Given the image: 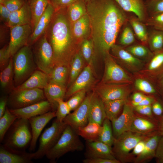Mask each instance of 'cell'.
Segmentation results:
<instances>
[{
  "instance_id": "obj_1",
  "label": "cell",
  "mask_w": 163,
  "mask_h": 163,
  "mask_svg": "<svg viewBox=\"0 0 163 163\" xmlns=\"http://www.w3.org/2000/svg\"><path fill=\"white\" fill-rule=\"evenodd\" d=\"M86 5L90 24V38L95 53L104 57L115 44L127 17L113 0H90L86 2Z\"/></svg>"
},
{
  "instance_id": "obj_2",
  "label": "cell",
  "mask_w": 163,
  "mask_h": 163,
  "mask_svg": "<svg viewBox=\"0 0 163 163\" xmlns=\"http://www.w3.org/2000/svg\"><path fill=\"white\" fill-rule=\"evenodd\" d=\"M45 34L53 50L55 66H70L79 46L73 37L66 8L55 11Z\"/></svg>"
},
{
  "instance_id": "obj_3",
  "label": "cell",
  "mask_w": 163,
  "mask_h": 163,
  "mask_svg": "<svg viewBox=\"0 0 163 163\" xmlns=\"http://www.w3.org/2000/svg\"><path fill=\"white\" fill-rule=\"evenodd\" d=\"M12 61L15 88L24 82L37 69L32 46L26 45L21 48L14 55Z\"/></svg>"
},
{
  "instance_id": "obj_4",
  "label": "cell",
  "mask_w": 163,
  "mask_h": 163,
  "mask_svg": "<svg viewBox=\"0 0 163 163\" xmlns=\"http://www.w3.org/2000/svg\"><path fill=\"white\" fill-rule=\"evenodd\" d=\"M84 148L75 130L67 125L57 142L46 156L52 163L54 162L66 153L82 151Z\"/></svg>"
},
{
  "instance_id": "obj_5",
  "label": "cell",
  "mask_w": 163,
  "mask_h": 163,
  "mask_svg": "<svg viewBox=\"0 0 163 163\" xmlns=\"http://www.w3.org/2000/svg\"><path fill=\"white\" fill-rule=\"evenodd\" d=\"M151 135L143 134L130 130L124 132L115 139L112 147L115 158L120 163L133 162L130 151L139 142Z\"/></svg>"
},
{
  "instance_id": "obj_6",
  "label": "cell",
  "mask_w": 163,
  "mask_h": 163,
  "mask_svg": "<svg viewBox=\"0 0 163 163\" xmlns=\"http://www.w3.org/2000/svg\"><path fill=\"white\" fill-rule=\"evenodd\" d=\"M30 126L28 119L18 118L8 131L3 144L13 149L25 151L30 145L32 139Z\"/></svg>"
},
{
  "instance_id": "obj_7",
  "label": "cell",
  "mask_w": 163,
  "mask_h": 163,
  "mask_svg": "<svg viewBox=\"0 0 163 163\" xmlns=\"http://www.w3.org/2000/svg\"><path fill=\"white\" fill-rule=\"evenodd\" d=\"M31 46L37 68L50 75L55 65L53 50L45 34Z\"/></svg>"
},
{
  "instance_id": "obj_8",
  "label": "cell",
  "mask_w": 163,
  "mask_h": 163,
  "mask_svg": "<svg viewBox=\"0 0 163 163\" xmlns=\"http://www.w3.org/2000/svg\"><path fill=\"white\" fill-rule=\"evenodd\" d=\"M46 100L43 89L14 88L8 96L7 107L10 109H18Z\"/></svg>"
},
{
  "instance_id": "obj_9",
  "label": "cell",
  "mask_w": 163,
  "mask_h": 163,
  "mask_svg": "<svg viewBox=\"0 0 163 163\" xmlns=\"http://www.w3.org/2000/svg\"><path fill=\"white\" fill-rule=\"evenodd\" d=\"M63 121L56 119L41 136L38 150L34 152V159L42 158L55 145L67 126Z\"/></svg>"
},
{
  "instance_id": "obj_10",
  "label": "cell",
  "mask_w": 163,
  "mask_h": 163,
  "mask_svg": "<svg viewBox=\"0 0 163 163\" xmlns=\"http://www.w3.org/2000/svg\"><path fill=\"white\" fill-rule=\"evenodd\" d=\"M104 69L101 83L130 84L132 78L116 62L109 52L104 57Z\"/></svg>"
},
{
  "instance_id": "obj_11",
  "label": "cell",
  "mask_w": 163,
  "mask_h": 163,
  "mask_svg": "<svg viewBox=\"0 0 163 163\" xmlns=\"http://www.w3.org/2000/svg\"><path fill=\"white\" fill-rule=\"evenodd\" d=\"M129 84L100 83L95 91L103 100H127L130 92Z\"/></svg>"
},
{
  "instance_id": "obj_12",
  "label": "cell",
  "mask_w": 163,
  "mask_h": 163,
  "mask_svg": "<svg viewBox=\"0 0 163 163\" xmlns=\"http://www.w3.org/2000/svg\"><path fill=\"white\" fill-rule=\"evenodd\" d=\"M9 28L10 39L8 48L11 56L12 57L20 49L27 45L32 28L30 24L13 26Z\"/></svg>"
},
{
  "instance_id": "obj_13",
  "label": "cell",
  "mask_w": 163,
  "mask_h": 163,
  "mask_svg": "<svg viewBox=\"0 0 163 163\" xmlns=\"http://www.w3.org/2000/svg\"><path fill=\"white\" fill-rule=\"evenodd\" d=\"M92 93L86 95L80 105L63 120V121L66 124L75 130L79 127L86 125L89 122V106Z\"/></svg>"
},
{
  "instance_id": "obj_14",
  "label": "cell",
  "mask_w": 163,
  "mask_h": 163,
  "mask_svg": "<svg viewBox=\"0 0 163 163\" xmlns=\"http://www.w3.org/2000/svg\"><path fill=\"white\" fill-rule=\"evenodd\" d=\"M135 115L133 107L127 102L124 105L121 114L111 121L113 135L115 139L124 132L129 130Z\"/></svg>"
},
{
  "instance_id": "obj_15",
  "label": "cell",
  "mask_w": 163,
  "mask_h": 163,
  "mask_svg": "<svg viewBox=\"0 0 163 163\" xmlns=\"http://www.w3.org/2000/svg\"><path fill=\"white\" fill-rule=\"evenodd\" d=\"M110 50L113 56L129 71L137 72L143 67L144 64L141 60L135 57L121 46L115 44Z\"/></svg>"
},
{
  "instance_id": "obj_16",
  "label": "cell",
  "mask_w": 163,
  "mask_h": 163,
  "mask_svg": "<svg viewBox=\"0 0 163 163\" xmlns=\"http://www.w3.org/2000/svg\"><path fill=\"white\" fill-rule=\"evenodd\" d=\"M34 159V152L11 148L4 144L0 145V163H31Z\"/></svg>"
},
{
  "instance_id": "obj_17",
  "label": "cell",
  "mask_w": 163,
  "mask_h": 163,
  "mask_svg": "<svg viewBox=\"0 0 163 163\" xmlns=\"http://www.w3.org/2000/svg\"><path fill=\"white\" fill-rule=\"evenodd\" d=\"M158 121L156 117L135 114L129 130L146 135L158 131Z\"/></svg>"
},
{
  "instance_id": "obj_18",
  "label": "cell",
  "mask_w": 163,
  "mask_h": 163,
  "mask_svg": "<svg viewBox=\"0 0 163 163\" xmlns=\"http://www.w3.org/2000/svg\"><path fill=\"white\" fill-rule=\"evenodd\" d=\"M56 111L51 110L43 114L28 119L32 134L29 150L34 151L37 140L42 130L46 125L53 118L56 117Z\"/></svg>"
},
{
  "instance_id": "obj_19",
  "label": "cell",
  "mask_w": 163,
  "mask_h": 163,
  "mask_svg": "<svg viewBox=\"0 0 163 163\" xmlns=\"http://www.w3.org/2000/svg\"><path fill=\"white\" fill-rule=\"evenodd\" d=\"M91 65L85 67L73 83L66 91L65 99L70 97L75 93L86 89L93 83L94 78Z\"/></svg>"
},
{
  "instance_id": "obj_20",
  "label": "cell",
  "mask_w": 163,
  "mask_h": 163,
  "mask_svg": "<svg viewBox=\"0 0 163 163\" xmlns=\"http://www.w3.org/2000/svg\"><path fill=\"white\" fill-rule=\"evenodd\" d=\"M10 111L18 118L27 119L41 115L52 110L54 111L52 104L46 100L23 108L10 109Z\"/></svg>"
},
{
  "instance_id": "obj_21",
  "label": "cell",
  "mask_w": 163,
  "mask_h": 163,
  "mask_svg": "<svg viewBox=\"0 0 163 163\" xmlns=\"http://www.w3.org/2000/svg\"><path fill=\"white\" fill-rule=\"evenodd\" d=\"M85 155L86 158L116 159L112 147L100 141H86Z\"/></svg>"
},
{
  "instance_id": "obj_22",
  "label": "cell",
  "mask_w": 163,
  "mask_h": 163,
  "mask_svg": "<svg viewBox=\"0 0 163 163\" xmlns=\"http://www.w3.org/2000/svg\"><path fill=\"white\" fill-rule=\"evenodd\" d=\"M55 12L54 7L50 2L43 14L39 19L36 27L30 35L28 41L27 45L32 46L45 34Z\"/></svg>"
},
{
  "instance_id": "obj_23",
  "label": "cell",
  "mask_w": 163,
  "mask_h": 163,
  "mask_svg": "<svg viewBox=\"0 0 163 163\" xmlns=\"http://www.w3.org/2000/svg\"><path fill=\"white\" fill-rule=\"evenodd\" d=\"M107 117L103 101L94 91L92 93L89 113V122L102 125Z\"/></svg>"
},
{
  "instance_id": "obj_24",
  "label": "cell",
  "mask_w": 163,
  "mask_h": 163,
  "mask_svg": "<svg viewBox=\"0 0 163 163\" xmlns=\"http://www.w3.org/2000/svg\"><path fill=\"white\" fill-rule=\"evenodd\" d=\"M161 136L158 131L149 136L146 139L143 150L135 157L133 162L144 163L155 158L158 142Z\"/></svg>"
},
{
  "instance_id": "obj_25",
  "label": "cell",
  "mask_w": 163,
  "mask_h": 163,
  "mask_svg": "<svg viewBox=\"0 0 163 163\" xmlns=\"http://www.w3.org/2000/svg\"><path fill=\"white\" fill-rule=\"evenodd\" d=\"M71 27L74 38L79 46L83 41L90 37V24L87 13L72 24Z\"/></svg>"
},
{
  "instance_id": "obj_26",
  "label": "cell",
  "mask_w": 163,
  "mask_h": 163,
  "mask_svg": "<svg viewBox=\"0 0 163 163\" xmlns=\"http://www.w3.org/2000/svg\"><path fill=\"white\" fill-rule=\"evenodd\" d=\"M50 81V75L38 69L20 85L15 88L17 89L40 88L43 89Z\"/></svg>"
},
{
  "instance_id": "obj_27",
  "label": "cell",
  "mask_w": 163,
  "mask_h": 163,
  "mask_svg": "<svg viewBox=\"0 0 163 163\" xmlns=\"http://www.w3.org/2000/svg\"><path fill=\"white\" fill-rule=\"evenodd\" d=\"M31 20L30 9L27 1L21 8L11 12L6 26L10 27L26 24L31 25Z\"/></svg>"
},
{
  "instance_id": "obj_28",
  "label": "cell",
  "mask_w": 163,
  "mask_h": 163,
  "mask_svg": "<svg viewBox=\"0 0 163 163\" xmlns=\"http://www.w3.org/2000/svg\"><path fill=\"white\" fill-rule=\"evenodd\" d=\"M46 100L57 108L56 100L58 99L64 100L66 92V86L59 83L50 81L43 89Z\"/></svg>"
},
{
  "instance_id": "obj_29",
  "label": "cell",
  "mask_w": 163,
  "mask_h": 163,
  "mask_svg": "<svg viewBox=\"0 0 163 163\" xmlns=\"http://www.w3.org/2000/svg\"><path fill=\"white\" fill-rule=\"evenodd\" d=\"M123 11L134 14L141 21L146 18L143 0H113Z\"/></svg>"
},
{
  "instance_id": "obj_30",
  "label": "cell",
  "mask_w": 163,
  "mask_h": 163,
  "mask_svg": "<svg viewBox=\"0 0 163 163\" xmlns=\"http://www.w3.org/2000/svg\"><path fill=\"white\" fill-rule=\"evenodd\" d=\"M0 85L1 90L9 94L14 88L12 57L8 66L1 71Z\"/></svg>"
},
{
  "instance_id": "obj_31",
  "label": "cell",
  "mask_w": 163,
  "mask_h": 163,
  "mask_svg": "<svg viewBox=\"0 0 163 163\" xmlns=\"http://www.w3.org/2000/svg\"><path fill=\"white\" fill-rule=\"evenodd\" d=\"M101 125L96 123L88 122L86 125L78 128L75 131L79 136L86 141H98Z\"/></svg>"
},
{
  "instance_id": "obj_32",
  "label": "cell",
  "mask_w": 163,
  "mask_h": 163,
  "mask_svg": "<svg viewBox=\"0 0 163 163\" xmlns=\"http://www.w3.org/2000/svg\"><path fill=\"white\" fill-rule=\"evenodd\" d=\"M27 1L31 11V26L33 32L39 19L44 12L50 1V0H27Z\"/></svg>"
},
{
  "instance_id": "obj_33",
  "label": "cell",
  "mask_w": 163,
  "mask_h": 163,
  "mask_svg": "<svg viewBox=\"0 0 163 163\" xmlns=\"http://www.w3.org/2000/svg\"><path fill=\"white\" fill-rule=\"evenodd\" d=\"M66 12L71 25L87 13L86 2L77 0L66 8Z\"/></svg>"
},
{
  "instance_id": "obj_34",
  "label": "cell",
  "mask_w": 163,
  "mask_h": 163,
  "mask_svg": "<svg viewBox=\"0 0 163 163\" xmlns=\"http://www.w3.org/2000/svg\"><path fill=\"white\" fill-rule=\"evenodd\" d=\"M106 117L111 121L117 118L127 100H103Z\"/></svg>"
},
{
  "instance_id": "obj_35",
  "label": "cell",
  "mask_w": 163,
  "mask_h": 163,
  "mask_svg": "<svg viewBox=\"0 0 163 163\" xmlns=\"http://www.w3.org/2000/svg\"><path fill=\"white\" fill-rule=\"evenodd\" d=\"M84 60L79 50L73 57L70 64L68 85L70 86L81 72L83 68Z\"/></svg>"
},
{
  "instance_id": "obj_36",
  "label": "cell",
  "mask_w": 163,
  "mask_h": 163,
  "mask_svg": "<svg viewBox=\"0 0 163 163\" xmlns=\"http://www.w3.org/2000/svg\"><path fill=\"white\" fill-rule=\"evenodd\" d=\"M70 66L60 65L55 66L50 76V81L66 86L69 78Z\"/></svg>"
},
{
  "instance_id": "obj_37",
  "label": "cell",
  "mask_w": 163,
  "mask_h": 163,
  "mask_svg": "<svg viewBox=\"0 0 163 163\" xmlns=\"http://www.w3.org/2000/svg\"><path fill=\"white\" fill-rule=\"evenodd\" d=\"M18 118L7 107L3 115L0 118V142H2L11 126Z\"/></svg>"
},
{
  "instance_id": "obj_38",
  "label": "cell",
  "mask_w": 163,
  "mask_h": 163,
  "mask_svg": "<svg viewBox=\"0 0 163 163\" xmlns=\"http://www.w3.org/2000/svg\"><path fill=\"white\" fill-rule=\"evenodd\" d=\"M79 51L83 58L88 64L91 65L95 53L93 42L90 37L84 40L80 44Z\"/></svg>"
},
{
  "instance_id": "obj_39",
  "label": "cell",
  "mask_w": 163,
  "mask_h": 163,
  "mask_svg": "<svg viewBox=\"0 0 163 163\" xmlns=\"http://www.w3.org/2000/svg\"><path fill=\"white\" fill-rule=\"evenodd\" d=\"M115 139L111 121L106 117L101 125L99 140L112 147Z\"/></svg>"
},
{
  "instance_id": "obj_40",
  "label": "cell",
  "mask_w": 163,
  "mask_h": 163,
  "mask_svg": "<svg viewBox=\"0 0 163 163\" xmlns=\"http://www.w3.org/2000/svg\"><path fill=\"white\" fill-rule=\"evenodd\" d=\"M129 21L138 39L142 42H147L149 34L145 25L137 18L132 17Z\"/></svg>"
},
{
  "instance_id": "obj_41",
  "label": "cell",
  "mask_w": 163,
  "mask_h": 163,
  "mask_svg": "<svg viewBox=\"0 0 163 163\" xmlns=\"http://www.w3.org/2000/svg\"><path fill=\"white\" fill-rule=\"evenodd\" d=\"M151 50L156 53L163 48V32L156 30L148 35V41Z\"/></svg>"
},
{
  "instance_id": "obj_42",
  "label": "cell",
  "mask_w": 163,
  "mask_h": 163,
  "mask_svg": "<svg viewBox=\"0 0 163 163\" xmlns=\"http://www.w3.org/2000/svg\"><path fill=\"white\" fill-rule=\"evenodd\" d=\"M126 50L135 57L140 60L147 59L153 56L152 53L148 48L142 45L130 46L127 47Z\"/></svg>"
},
{
  "instance_id": "obj_43",
  "label": "cell",
  "mask_w": 163,
  "mask_h": 163,
  "mask_svg": "<svg viewBox=\"0 0 163 163\" xmlns=\"http://www.w3.org/2000/svg\"><path fill=\"white\" fill-rule=\"evenodd\" d=\"M86 89L78 91L66 101L71 111L75 110L83 102L86 96Z\"/></svg>"
},
{
  "instance_id": "obj_44",
  "label": "cell",
  "mask_w": 163,
  "mask_h": 163,
  "mask_svg": "<svg viewBox=\"0 0 163 163\" xmlns=\"http://www.w3.org/2000/svg\"><path fill=\"white\" fill-rule=\"evenodd\" d=\"M56 102L57 104L56 113V119L62 122L71 111L66 101L64 100L58 99L56 100Z\"/></svg>"
},
{
  "instance_id": "obj_45",
  "label": "cell",
  "mask_w": 163,
  "mask_h": 163,
  "mask_svg": "<svg viewBox=\"0 0 163 163\" xmlns=\"http://www.w3.org/2000/svg\"><path fill=\"white\" fill-rule=\"evenodd\" d=\"M135 40L134 34L129 26L123 29L120 39V43L122 46H126L132 44Z\"/></svg>"
},
{
  "instance_id": "obj_46",
  "label": "cell",
  "mask_w": 163,
  "mask_h": 163,
  "mask_svg": "<svg viewBox=\"0 0 163 163\" xmlns=\"http://www.w3.org/2000/svg\"><path fill=\"white\" fill-rule=\"evenodd\" d=\"M135 86L138 90L148 94H152L156 92L153 86L148 81L142 79H137L135 82Z\"/></svg>"
},
{
  "instance_id": "obj_47",
  "label": "cell",
  "mask_w": 163,
  "mask_h": 163,
  "mask_svg": "<svg viewBox=\"0 0 163 163\" xmlns=\"http://www.w3.org/2000/svg\"><path fill=\"white\" fill-rule=\"evenodd\" d=\"M147 23L148 25L163 32V13L153 14Z\"/></svg>"
},
{
  "instance_id": "obj_48",
  "label": "cell",
  "mask_w": 163,
  "mask_h": 163,
  "mask_svg": "<svg viewBox=\"0 0 163 163\" xmlns=\"http://www.w3.org/2000/svg\"><path fill=\"white\" fill-rule=\"evenodd\" d=\"M27 2L26 0H0V3L4 5L11 12L19 9Z\"/></svg>"
},
{
  "instance_id": "obj_49",
  "label": "cell",
  "mask_w": 163,
  "mask_h": 163,
  "mask_svg": "<svg viewBox=\"0 0 163 163\" xmlns=\"http://www.w3.org/2000/svg\"><path fill=\"white\" fill-rule=\"evenodd\" d=\"M161 51L156 53L152 58L148 66L149 71L157 70L163 65V52Z\"/></svg>"
},
{
  "instance_id": "obj_50",
  "label": "cell",
  "mask_w": 163,
  "mask_h": 163,
  "mask_svg": "<svg viewBox=\"0 0 163 163\" xmlns=\"http://www.w3.org/2000/svg\"><path fill=\"white\" fill-rule=\"evenodd\" d=\"M11 57L8 50V44L5 45L0 50L1 71L8 66Z\"/></svg>"
},
{
  "instance_id": "obj_51",
  "label": "cell",
  "mask_w": 163,
  "mask_h": 163,
  "mask_svg": "<svg viewBox=\"0 0 163 163\" xmlns=\"http://www.w3.org/2000/svg\"><path fill=\"white\" fill-rule=\"evenodd\" d=\"M134 111L141 115L151 117H155L153 115L151 105L133 106Z\"/></svg>"
},
{
  "instance_id": "obj_52",
  "label": "cell",
  "mask_w": 163,
  "mask_h": 163,
  "mask_svg": "<svg viewBox=\"0 0 163 163\" xmlns=\"http://www.w3.org/2000/svg\"><path fill=\"white\" fill-rule=\"evenodd\" d=\"M77 0H50L54 7L55 11L67 8Z\"/></svg>"
},
{
  "instance_id": "obj_53",
  "label": "cell",
  "mask_w": 163,
  "mask_h": 163,
  "mask_svg": "<svg viewBox=\"0 0 163 163\" xmlns=\"http://www.w3.org/2000/svg\"><path fill=\"white\" fill-rule=\"evenodd\" d=\"M149 8L153 14L163 13V0H151Z\"/></svg>"
},
{
  "instance_id": "obj_54",
  "label": "cell",
  "mask_w": 163,
  "mask_h": 163,
  "mask_svg": "<svg viewBox=\"0 0 163 163\" xmlns=\"http://www.w3.org/2000/svg\"><path fill=\"white\" fill-rule=\"evenodd\" d=\"M83 163H120L116 159H110L102 158H85L82 160Z\"/></svg>"
},
{
  "instance_id": "obj_55",
  "label": "cell",
  "mask_w": 163,
  "mask_h": 163,
  "mask_svg": "<svg viewBox=\"0 0 163 163\" xmlns=\"http://www.w3.org/2000/svg\"><path fill=\"white\" fill-rule=\"evenodd\" d=\"M148 138L139 142L133 149L132 152L130 153L133 160L135 157L139 155L143 150Z\"/></svg>"
},
{
  "instance_id": "obj_56",
  "label": "cell",
  "mask_w": 163,
  "mask_h": 163,
  "mask_svg": "<svg viewBox=\"0 0 163 163\" xmlns=\"http://www.w3.org/2000/svg\"><path fill=\"white\" fill-rule=\"evenodd\" d=\"M11 12L4 5L0 3V21L6 26L9 20Z\"/></svg>"
},
{
  "instance_id": "obj_57",
  "label": "cell",
  "mask_w": 163,
  "mask_h": 163,
  "mask_svg": "<svg viewBox=\"0 0 163 163\" xmlns=\"http://www.w3.org/2000/svg\"><path fill=\"white\" fill-rule=\"evenodd\" d=\"M155 158L157 163H163V136L158 142Z\"/></svg>"
},
{
  "instance_id": "obj_58",
  "label": "cell",
  "mask_w": 163,
  "mask_h": 163,
  "mask_svg": "<svg viewBox=\"0 0 163 163\" xmlns=\"http://www.w3.org/2000/svg\"><path fill=\"white\" fill-rule=\"evenodd\" d=\"M153 114L158 119L163 114V106L159 101H155L152 105Z\"/></svg>"
},
{
  "instance_id": "obj_59",
  "label": "cell",
  "mask_w": 163,
  "mask_h": 163,
  "mask_svg": "<svg viewBox=\"0 0 163 163\" xmlns=\"http://www.w3.org/2000/svg\"><path fill=\"white\" fill-rule=\"evenodd\" d=\"M8 96H2L0 98V118L4 114L7 105Z\"/></svg>"
},
{
  "instance_id": "obj_60",
  "label": "cell",
  "mask_w": 163,
  "mask_h": 163,
  "mask_svg": "<svg viewBox=\"0 0 163 163\" xmlns=\"http://www.w3.org/2000/svg\"><path fill=\"white\" fill-rule=\"evenodd\" d=\"M155 101V100L154 98L145 96L141 102L134 104L133 106L151 105Z\"/></svg>"
},
{
  "instance_id": "obj_61",
  "label": "cell",
  "mask_w": 163,
  "mask_h": 163,
  "mask_svg": "<svg viewBox=\"0 0 163 163\" xmlns=\"http://www.w3.org/2000/svg\"><path fill=\"white\" fill-rule=\"evenodd\" d=\"M145 95L140 92L134 93L132 97V101L131 104L132 106L141 102L145 97Z\"/></svg>"
},
{
  "instance_id": "obj_62",
  "label": "cell",
  "mask_w": 163,
  "mask_h": 163,
  "mask_svg": "<svg viewBox=\"0 0 163 163\" xmlns=\"http://www.w3.org/2000/svg\"><path fill=\"white\" fill-rule=\"evenodd\" d=\"M158 132L161 136H163V114L158 119Z\"/></svg>"
},
{
  "instance_id": "obj_63",
  "label": "cell",
  "mask_w": 163,
  "mask_h": 163,
  "mask_svg": "<svg viewBox=\"0 0 163 163\" xmlns=\"http://www.w3.org/2000/svg\"><path fill=\"white\" fill-rule=\"evenodd\" d=\"M161 86L162 88H163V74H162L161 77Z\"/></svg>"
},
{
  "instance_id": "obj_64",
  "label": "cell",
  "mask_w": 163,
  "mask_h": 163,
  "mask_svg": "<svg viewBox=\"0 0 163 163\" xmlns=\"http://www.w3.org/2000/svg\"><path fill=\"white\" fill-rule=\"evenodd\" d=\"M84 0L86 2H88V1L90 0Z\"/></svg>"
}]
</instances>
